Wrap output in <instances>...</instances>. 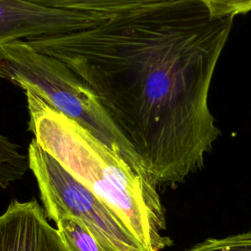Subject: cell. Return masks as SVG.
Here are the masks:
<instances>
[{
    "mask_svg": "<svg viewBox=\"0 0 251 251\" xmlns=\"http://www.w3.org/2000/svg\"><path fill=\"white\" fill-rule=\"evenodd\" d=\"M232 24L202 0H169L25 41L70 67L156 185H172L203 167L221 134L208 93Z\"/></svg>",
    "mask_w": 251,
    "mask_h": 251,
    "instance_id": "cell-1",
    "label": "cell"
},
{
    "mask_svg": "<svg viewBox=\"0 0 251 251\" xmlns=\"http://www.w3.org/2000/svg\"><path fill=\"white\" fill-rule=\"evenodd\" d=\"M110 18L100 14L49 9L23 0H0V47L16 40L92 27Z\"/></svg>",
    "mask_w": 251,
    "mask_h": 251,
    "instance_id": "cell-5",
    "label": "cell"
},
{
    "mask_svg": "<svg viewBox=\"0 0 251 251\" xmlns=\"http://www.w3.org/2000/svg\"><path fill=\"white\" fill-rule=\"evenodd\" d=\"M55 224L69 251H106L87 227L75 219L64 217Z\"/></svg>",
    "mask_w": 251,
    "mask_h": 251,
    "instance_id": "cell-9",
    "label": "cell"
},
{
    "mask_svg": "<svg viewBox=\"0 0 251 251\" xmlns=\"http://www.w3.org/2000/svg\"><path fill=\"white\" fill-rule=\"evenodd\" d=\"M29 170L27 155L20 147L0 134V187L7 188L12 182L21 179Z\"/></svg>",
    "mask_w": 251,
    "mask_h": 251,
    "instance_id": "cell-8",
    "label": "cell"
},
{
    "mask_svg": "<svg viewBox=\"0 0 251 251\" xmlns=\"http://www.w3.org/2000/svg\"><path fill=\"white\" fill-rule=\"evenodd\" d=\"M186 251H251V231L225 238H209Z\"/></svg>",
    "mask_w": 251,
    "mask_h": 251,
    "instance_id": "cell-10",
    "label": "cell"
},
{
    "mask_svg": "<svg viewBox=\"0 0 251 251\" xmlns=\"http://www.w3.org/2000/svg\"><path fill=\"white\" fill-rule=\"evenodd\" d=\"M213 15L233 17L251 11V0H202Z\"/></svg>",
    "mask_w": 251,
    "mask_h": 251,
    "instance_id": "cell-11",
    "label": "cell"
},
{
    "mask_svg": "<svg viewBox=\"0 0 251 251\" xmlns=\"http://www.w3.org/2000/svg\"><path fill=\"white\" fill-rule=\"evenodd\" d=\"M27 157L48 219L55 223L64 217L75 219L106 251H146L124 222L34 138L28 145Z\"/></svg>",
    "mask_w": 251,
    "mask_h": 251,
    "instance_id": "cell-4",
    "label": "cell"
},
{
    "mask_svg": "<svg viewBox=\"0 0 251 251\" xmlns=\"http://www.w3.org/2000/svg\"><path fill=\"white\" fill-rule=\"evenodd\" d=\"M0 251H69L36 199H14L0 215Z\"/></svg>",
    "mask_w": 251,
    "mask_h": 251,
    "instance_id": "cell-6",
    "label": "cell"
},
{
    "mask_svg": "<svg viewBox=\"0 0 251 251\" xmlns=\"http://www.w3.org/2000/svg\"><path fill=\"white\" fill-rule=\"evenodd\" d=\"M0 77L36 93L88 129L135 173L153 181L97 96L64 62L32 48L25 40H16L0 47Z\"/></svg>",
    "mask_w": 251,
    "mask_h": 251,
    "instance_id": "cell-3",
    "label": "cell"
},
{
    "mask_svg": "<svg viewBox=\"0 0 251 251\" xmlns=\"http://www.w3.org/2000/svg\"><path fill=\"white\" fill-rule=\"evenodd\" d=\"M28 130L67 172L107 205L146 251L173 244L162 235L165 210L157 185L135 173L88 129L60 113L29 89L24 90Z\"/></svg>",
    "mask_w": 251,
    "mask_h": 251,
    "instance_id": "cell-2",
    "label": "cell"
},
{
    "mask_svg": "<svg viewBox=\"0 0 251 251\" xmlns=\"http://www.w3.org/2000/svg\"><path fill=\"white\" fill-rule=\"evenodd\" d=\"M55 10L106 15L111 18L133 13L169 0H23Z\"/></svg>",
    "mask_w": 251,
    "mask_h": 251,
    "instance_id": "cell-7",
    "label": "cell"
}]
</instances>
